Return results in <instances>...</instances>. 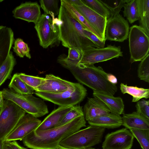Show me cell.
<instances>
[{"mask_svg": "<svg viewBox=\"0 0 149 149\" xmlns=\"http://www.w3.org/2000/svg\"><path fill=\"white\" fill-rule=\"evenodd\" d=\"M123 53L120 46L110 45L102 48L90 47L83 50L79 62L86 65H92L95 63L123 56Z\"/></svg>", "mask_w": 149, "mask_h": 149, "instance_id": "30bf717a", "label": "cell"}, {"mask_svg": "<svg viewBox=\"0 0 149 149\" xmlns=\"http://www.w3.org/2000/svg\"><path fill=\"white\" fill-rule=\"evenodd\" d=\"M79 61L68 59L64 54L59 56L57 59V62L69 70L79 82L93 91L111 95L117 92V86L108 81V73L101 67L86 65Z\"/></svg>", "mask_w": 149, "mask_h": 149, "instance_id": "6da1fadb", "label": "cell"}, {"mask_svg": "<svg viewBox=\"0 0 149 149\" xmlns=\"http://www.w3.org/2000/svg\"><path fill=\"white\" fill-rule=\"evenodd\" d=\"M120 89L123 94L127 93L132 97V102H136L143 98H148L149 97V89L136 86H129L121 83Z\"/></svg>", "mask_w": 149, "mask_h": 149, "instance_id": "cb8c5ba5", "label": "cell"}, {"mask_svg": "<svg viewBox=\"0 0 149 149\" xmlns=\"http://www.w3.org/2000/svg\"><path fill=\"white\" fill-rule=\"evenodd\" d=\"M2 149H12L10 144V141H4Z\"/></svg>", "mask_w": 149, "mask_h": 149, "instance_id": "b9f144b4", "label": "cell"}, {"mask_svg": "<svg viewBox=\"0 0 149 149\" xmlns=\"http://www.w3.org/2000/svg\"><path fill=\"white\" fill-rule=\"evenodd\" d=\"M83 50L79 48H69L67 58L70 60L79 61L81 57Z\"/></svg>", "mask_w": 149, "mask_h": 149, "instance_id": "f35d334b", "label": "cell"}, {"mask_svg": "<svg viewBox=\"0 0 149 149\" xmlns=\"http://www.w3.org/2000/svg\"><path fill=\"white\" fill-rule=\"evenodd\" d=\"M83 3L94 11L107 19L111 17L110 12L100 0H81Z\"/></svg>", "mask_w": 149, "mask_h": 149, "instance_id": "f1b7e54d", "label": "cell"}, {"mask_svg": "<svg viewBox=\"0 0 149 149\" xmlns=\"http://www.w3.org/2000/svg\"><path fill=\"white\" fill-rule=\"evenodd\" d=\"M134 137L126 128L107 134L102 146V149H131Z\"/></svg>", "mask_w": 149, "mask_h": 149, "instance_id": "7c38bea8", "label": "cell"}, {"mask_svg": "<svg viewBox=\"0 0 149 149\" xmlns=\"http://www.w3.org/2000/svg\"><path fill=\"white\" fill-rule=\"evenodd\" d=\"M56 149H71L70 148H64L59 146H58V147Z\"/></svg>", "mask_w": 149, "mask_h": 149, "instance_id": "f6af8a7d", "label": "cell"}, {"mask_svg": "<svg viewBox=\"0 0 149 149\" xmlns=\"http://www.w3.org/2000/svg\"><path fill=\"white\" fill-rule=\"evenodd\" d=\"M84 116L82 107L79 105L73 106L59 123L57 127L66 124L78 117Z\"/></svg>", "mask_w": 149, "mask_h": 149, "instance_id": "f546056e", "label": "cell"}, {"mask_svg": "<svg viewBox=\"0 0 149 149\" xmlns=\"http://www.w3.org/2000/svg\"><path fill=\"white\" fill-rule=\"evenodd\" d=\"M14 40L12 29L2 26L0 28V66L9 54Z\"/></svg>", "mask_w": 149, "mask_h": 149, "instance_id": "d6986e66", "label": "cell"}, {"mask_svg": "<svg viewBox=\"0 0 149 149\" xmlns=\"http://www.w3.org/2000/svg\"><path fill=\"white\" fill-rule=\"evenodd\" d=\"M10 143L12 149H27L19 145L16 141H10Z\"/></svg>", "mask_w": 149, "mask_h": 149, "instance_id": "ab89813d", "label": "cell"}, {"mask_svg": "<svg viewBox=\"0 0 149 149\" xmlns=\"http://www.w3.org/2000/svg\"><path fill=\"white\" fill-rule=\"evenodd\" d=\"M107 79L110 82L113 84L116 85L117 83V79L116 77L112 74L108 73Z\"/></svg>", "mask_w": 149, "mask_h": 149, "instance_id": "60d3db41", "label": "cell"}, {"mask_svg": "<svg viewBox=\"0 0 149 149\" xmlns=\"http://www.w3.org/2000/svg\"><path fill=\"white\" fill-rule=\"evenodd\" d=\"M99 149V148H92V147H90V148H85V149Z\"/></svg>", "mask_w": 149, "mask_h": 149, "instance_id": "bcb514c9", "label": "cell"}, {"mask_svg": "<svg viewBox=\"0 0 149 149\" xmlns=\"http://www.w3.org/2000/svg\"><path fill=\"white\" fill-rule=\"evenodd\" d=\"M72 106H59L53 110L41 122L35 130L44 131L57 127L59 123Z\"/></svg>", "mask_w": 149, "mask_h": 149, "instance_id": "ac0fdd59", "label": "cell"}, {"mask_svg": "<svg viewBox=\"0 0 149 149\" xmlns=\"http://www.w3.org/2000/svg\"><path fill=\"white\" fill-rule=\"evenodd\" d=\"M128 37L130 62L141 61L149 54V36L140 26L134 25L130 28Z\"/></svg>", "mask_w": 149, "mask_h": 149, "instance_id": "ba28073f", "label": "cell"}, {"mask_svg": "<svg viewBox=\"0 0 149 149\" xmlns=\"http://www.w3.org/2000/svg\"><path fill=\"white\" fill-rule=\"evenodd\" d=\"M41 122V120L31 114H25L20 119L4 140L9 141L22 140L25 136L35 130Z\"/></svg>", "mask_w": 149, "mask_h": 149, "instance_id": "4fadbf2b", "label": "cell"}, {"mask_svg": "<svg viewBox=\"0 0 149 149\" xmlns=\"http://www.w3.org/2000/svg\"><path fill=\"white\" fill-rule=\"evenodd\" d=\"M87 121L90 125L108 129L118 128L122 125V117L111 112Z\"/></svg>", "mask_w": 149, "mask_h": 149, "instance_id": "7402d4cb", "label": "cell"}, {"mask_svg": "<svg viewBox=\"0 0 149 149\" xmlns=\"http://www.w3.org/2000/svg\"><path fill=\"white\" fill-rule=\"evenodd\" d=\"M93 97L102 101L108 108L110 112L120 115L124 114V105L122 99L120 97L93 91Z\"/></svg>", "mask_w": 149, "mask_h": 149, "instance_id": "ffe728a7", "label": "cell"}, {"mask_svg": "<svg viewBox=\"0 0 149 149\" xmlns=\"http://www.w3.org/2000/svg\"><path fill=\"white\" fill-rule=\"evenodd\" d=\"M83 110L85 119L87 121L110 113V110L102 101L94 97L88 98Z\"/></svg>", "mask_w": 149, "mask_h": 149, "instance_id": "e0dca14e", "label": "cell"}, {"mask_svg": "<svg viewBox=\"0 0 149 149\" xmlns=\"http://www.w3.org/2000/svg\"><path fill=\"white\" fill-rule=\"evenodd\" d=\"M84 116L50 130H34L22 139L24 145L31 149H56L64 139L86 126Z\"/></svg>", "mask_w": 149, "mask_h": 149, "instance_id": "7a4b0ae2", "label": "cell"}, {"mask_svg": "<svg viewBox=\"0 0 149 149\" xmlns=\"http://www.w3.org/2000/svg\"><path fill=\"white\" fill-rule=\"evenodd\" d=\"M40 8L37 2L22 3L13 10V16L16 18L33 22L35 24L41 15Z\"/></svg>", "mask_w": 149, "mask_h": 149, "instance_id": "2e32d148", "label": "cell"}, {"mask_svg": "<svg viewBox=\"0 0 149 149\" xmlns=\"http://www.w3.org/2000/svg\"><path fill=\"white\" fill-rule=\"evenodd\" d=\"M136 112L149 119V101L142 99L137 102L136 105Z\"/></svg>", "mask_w": 149, "mask_h": 149, "instance_id": "8d00e7d4", "label": "cell"}, {"mask_svg": "<svg viewBox=\"0 0 149 149\" xmlns=\"http://www.w3.org/2000/svg\"><path fill=\"white\" fill-rule=\"evenodd\" d=\"M59 1L55 0H42L39 2L41 7L44 11V14L55 17L59 14L58 6Z\"/></svg>", "mask_w": 149, "mask_h": 149, "instance_id": "1f68e13d", "label": "cell"}, {"mask_svg": "<svg viewBox=\"0 0 149 149\" xmlns=\"http://www.w3.org/2000/svg\"><path fill=\"white\" fill-rule=\"evenodd\" d=\"M72 5L85 18L90 25L100 35L102 39L106 41L105 32L107 22V17L100 15L83 2L78 5Z\"/></svg>", "mask_w": 149, "mask_h": 149, "instance_id": "5bb4252c", "label": "cell"}, {"mask_svg": "<svg viewBox=\"0 0 149 149\" xmlns=\"http://www.w3.org/2000/svg\"><path fill=\"white\" fill-rule=\"evenodd\" d=\"M4 141L2 140H0V149H2L3 146Z\"/></svg>", "mask_w": 149, "mask_h": 149, "instance_id": "ee69618b", "label": "cell"}, {"mask_svg": "<svg viewBox=\"0 0 149 149\" xmlns=\"http://www.w3.org/2000/svg\"><path fill=\"white\" fill-rule=\"evenodd\" d=\"M34 93L44 100L59 106L65 107L74 106L82 101L86 95L87 90L79 83H74L72 87L60 93L35 92Z\"/></svg>", "mask_w": 149, "mask_h": 149, "instance_id": "52a82bcc", "label": "cell"}, {"mask_svg": "<svg viewBox=\"0 0 149 149\" xmlns=\"http://www.w3.org/2000/svg\"><path fill=\"white\" fill-rule=\"evenodd\" d=\"M84 31L86 36L98 48H102L104 47L105 40L100 39L96 36L85 28L84 29Z\"/></svg>", "mask_w": 149, "mask_h": 149, "instance_id": "74e56055", "label": "cell"}, {"mask_svg": "<svg viewBox=\"0 0 149 149\" xmlns=\"http://www.w3.org/2000/svg\"><path fill=\"white\" fill-rule=\"evenodd\" d=\"M13 49L14 52L20 57L23 58L25 56L29 59L31 58L29 48L22 39L17 38L14 40Z\"/></svg>", "mask_w": 149, "mask_h": 149, "instance_id": "836d02e7", "label": "cell"}, {"mask_svg": "<svg viewBox=\"0 0 149 149\" xmlns=\"http://www.w3.org/2000/svg\"><path fill=\"white\" fill-rule=\"evenodd\" d=\"M2 26H0V28Z\"/></svg>", "mask_w": 149, "mask_h": 149, "instance_id": "c3c4849f", "label": "cell"}, {"mask_svg": "<svg viewBox=\"0 0 149 149\" xmlns=\"http://www.w3.org/2000/svg\"><path fill=\"white\" fill-rule=\"evenodd\" d=\"M110 12L111 17L119 14L128 0H100Z\"/></svg>", "mask_w": 149, "mask_h": 149, "instance_id": "d6a6232c", "label": "cell"}, {"mask_svg": "<svg viewBox=\"0 0 149 149\" xmlns=\"http://www.w3.org/2000/svg\"><path fill=\"white\" fill-rule=\"evenodd\" d=\"M130 26L128 21L119 14L107 19L105 29L106 40L122 42L128 36Z\"/></svg>", "mask_w": 149, "mask_h": 149, "instance_id": "8fae6325", "label": "cell"}, {"mask_svg": "<svg viewBox=\"0 0 149 149\" xmlns=\"http://www.w3.org/2000/svg\"><path fill=\"white\" fill-rule=\"evenodd\" d=\"M1 91L4 99L12 101L26 113L36 118L42 117L49 113L45 102L32 94H20L8 88H4Z\"/></svg>", "mask_w": 149, "mask_h": 149, "instance_id": "5b68a950", "label": "cell"}, {"mask_svg": "<svg viewBox=\"0 0 149 149\" xmlns=\"http://www.w3.org/2000/svg\"><path fill=\"white\" fill-rule=\"evenodd\" d=\"M143 149H149V130L129 129Z\"/></svg>", "mask_w": 149, "mask_h": 149, "instance_id": "4dcf8cb0", "label": "cell"}, {"mask_svg": "<svg viewBox=\"0 0 149 149\" xmlns=\"http://www.w3.org/2000/svg\"><path fill=\"white\" fill-rule=\"evenodd\" d=\"M3 0H0V2H2Z\"/></svg>", "mask_w": 149, "mask_h": 149, "instance_id": "7dc6e473", "label": "cell"}, {"mask_svg": "<svg viewBox=\"0 0 149 149\" xmlns=\"http://www.w3.org/2000/svg\"><path fill=\"white\" fill-rule=\"evenodd\" d=\"M58 19L59 21V38L63 46L69 49L79 48L83 50L90 47H98L86 36L84 26L61 5Z\"/></svg>", "mask_w": 149, "mask_h": 149, "instance_id": "3957f363", "label": "cell"}, {"mask_svg": "<svg viewBox=\"0 0 149 149\" xmlns=\"http://www.w3.org/2000/svg\"><path fill=\"white\" fill-rule=\"evenodd\" d=\"M16 61L10 51L6 59L0 66V86L7 79H10L13 68Z\"/></svg>", "mask_w": 149, "mask_h": 149, "instance_id": "d4e9b609", "label": "cell"}, {"mask_svg": "<svg viewBox=\"0 0 149 149\" xmlns=\"http://www.w3.org/2000/svg\"><path fill=\"white\" fill-rule=\"evenodd\" d=\"M60 1L61 5L66 8L72 16L85 29L89 31L100 39L102 40L100 35L90 25L85 18L71 4L66 0H61Z\"/></svg>", "mask_w": 149, "mask_h": 149, "instance_id": "484cf974", "label": "cell"}, {"mask_svg": "<svg viewBox=\"0 0 149 149\" xmlns=\"http://www.w3.org/2000/svg\"><path fill=\"white\" fill-rule=\"evenodd\" d=\"M8 87L10 89L20 94L30 95L34 93V91L19 78L17 73L13 76Z\"/></svg>", "mask_w": 149, "mask_h": 149, "instance_id": "4316f807", "label": "cell"}, {"mask_svg": "<svg viewBox=\"0 0 149 149\" xmlns=\"http://www.w3.org/2000/svg\"><path fill=\"white\" fill-rule=\"evenodd\" d=\"M137 70L138 77L146 82H149V54H148L141 61Z\"/></svg>", "mask_w": 149, "mask_h": 149, "instance_id": "e575fe53", "label": "cell"}, {"mask_svg": "<svg viewBox=\"0 0 149 149\" xmlns=\"http://www.w3.org/2000/svg\"><path fill=\"white\" fill-rule=\"evenodd\" d=\"M74 83L63 79L52 74H46L44 82L38 87L35 92L52 94L60 93L72 87Z\"/></svg>", "mask_w": 149, "mask_h": 149, "instance_id": "9a60e30c", "label": "cell"}, {"mask_svg": "<svg viewBox=\"0 0 149 149\" xmlns=\"http://www.w3.org/2000/svg\"><path fill=\"white\" fill-rule=\"evenodd\" d=\"M19 78L34 91L44 82V78L27 75L23 73H18Z\"/></svg>", "mask_w": 149, "mask_h": 149, "instance_id": "d590c367", "label": "cell"}, {"mask_svg": "<svg viewBox=\"0 0 149 149\" xmlns=\"http://www.w3.org/2000/svg\"><path fill=\"white\" fill-rule=\"evenodd\" d=\"M122 120V125L127 129L149 130V119L136 111L130 113L124 114Z\"/></svg>", "mask_w": 149, "mask_h": 149, "instance_id": "44dd1931", "label": "cell"}, {"mask_svg": "<svg viewBox=\"0 0 149 149\" xmlns=\"http://www.w3.org/2000/svg\"><path fill=\"white\" fill-rule=\"evenodd\" d=\"M140 26L149 36V0H137Z\"/></svg>", "mask_w": 149, "mask_h": 149, "instance_id": "603a6c76", "label": "cell"}, {"mask_svg": "<svg viewBox=\"0 0 149 149\" xmlns=\"http://www.w3.org/2000/svg\"><path fill=\"white\" fill-rule=\"evenodd\" d=\"M58 18H51L49 15L43 14L35 24L40 45L44 48L58 46L59 40Z\"/></svg>", "mask_w": 149, "mask_h": 149, "instance_id": "8992f818", "label": "cell"}, {"mask_svg": "<svg viewBox=\"0 0 149 149\" xmlns=\"http://www.w3.org/2000/svg\"><path fill=\"white\" fill-rule=\"evenodd\" d=\"M105 130V128L90 125L64 139L59 146L71 149L91 147L101 142Z\"/></svg>", "mask_w": 149, "mask_h": 149, "instance_id": "277c9868", "label": "cell"}, {"mask_svg": "<svg viewBox=\"0 0 149 149\" xmlns=\"http://www.w3.org/2000/svg\"><path fill=\"white\" fill-rule=\"evenodd\" d=\"M26 113L12 101L4 100L0 111V140H5Z\"/></svg>", "mask_w": 149, "mask_h": 149, "instance_id": "9c48e42d", "label": "cell"}, {"mask_svg": "<svg viewBox=\"0 0 149 149\" xmlns=\"http://www.w3.org/2000/svg\"><path fill=\"white\" fill-rule=\"evenodd\" d=\"M123 7L124 16L130 23L132 24L139 20V10L137 0H128Z\"/></svg>", "mask_w": 149, "mask_h": 149, "instance_id": "83f0119b", "label": "cell"}, {"mask_svg": "<svg viewBox=\"0 0 149 149\" xmlns=\"http://www.w3.org/2000/svg\"><path fill=\"white\" fill-rule=\"evenodd\" d=\"M3 98L1 91H0V110L1 109L3 102Z\"/></svg>", "mask_w": 149, "mask_h": 149, "instance_id": "7bdbcfd3", "label": "cell"}]
</instances>
